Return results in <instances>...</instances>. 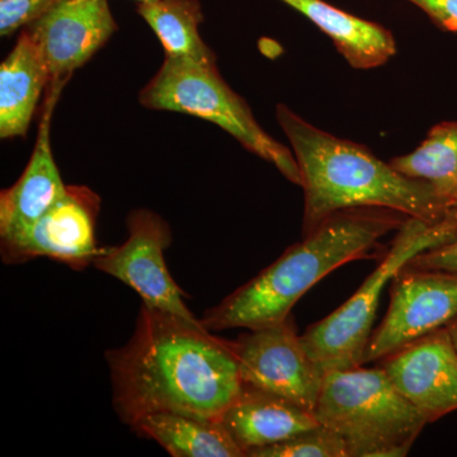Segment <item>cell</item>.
<instances>
[{
    "instance_id": "cell-1",
    "label": "cell",
    "mask_w": 457,
    "mask_h": 457,
    "mask_svg": "<svg viewBox=\"0 0 457 457\" xmlns=\"http://www.w3.org/2000/svg\"><path fill=\"white\" fill-rule=\"evenodd\" d=\"M106 360L114 411L130 427L162 411L221 420L245 386L234 341L144 303L131 338Z\"/></svg>"
},
{
    "instance_id": "cell-2",
    "label": "cell",
    "mask_w": 457,
    "mask_h": 457,
    "mask_svg": "<svg viewBox=\"0 0 457 457\" xmlns=\"http://www.w3.org/2000/svg\"><path fill=\"white\" fill-rule=\"evenodd\" d=\"M384 207H354L330 215L302 242L254 278L204 312L201 324L210 332L253 330L291 317L295 303L330 272L350 262L383 257L381 239L409 220Z\"/></svg>"
},
{
    "instance_id": "cell-3",
    "label": "cell",
    "mask_w": 457,
    "mask_h": 457,
    "mask_svg": "<svg viewBox=\"0 0 457 457\" xmlns=\"http://www.w3.org/2000/svg\"><path fill=\"white\" fill-rule=\"evenodd\" d=\"M276 116L302 171L303 237L354 207H384L428 224L455 210L429 183L404 176L368 147L315 128L285 104H278Z\"/></svg>"
},
{
    "instance_id": "cell-4",
    "label": "cell",
    "mask_w": 457,
    "mask_h": 457,
    "mask_svg": "<svg viewBox=\"0 0 457 457\" xmlns=\"http://www.w3.org/2000/svg\"><path fill=\"white\" fill-rule=\"evenodd\" d=\"M312 413L347 457L407 456L428 423L380 366L326 372Z\"/></svg>"
},
{
    "instance_id": "cell-5",
    "label": "cell",
    "mask_w": 457,
    "mask_h": 457,
    "mask_svg": "<svg viewBox=\"0 0 457 457\" xmlns=\"http://www.w3.org/2000/svg\"><path fill=\"white\" fill-rule=\"evenodd\" d=\"M456 237L457 209L436 224L409 219L396 231L378 266L359 290L302 336L306 351L324 374L365 365L366 348L385 287L416 255Z\"/></svg>"
},
{
    "instance_id": "cell-6",
    "label": "cell",
    "mask_w": 457,
    "mask_h": 457,
    "mask_svg": "<svg viewBox=\"0 0 457 457\" xmlns=\"http://www.w3.org/2000/svg\"><path fill=\"white\" fill-rule=\"evenodd\" d=\"M139 102L150 110L189 114L219 126L302 187V171L294 152L261 128L248 104L222 79L216 62L198 64L165 57L163 65L141 89Z\"/></svg>"
},
{
    "instance_id": "cell-7",
    "label": "cell",
    "mask_w": 457,
    "mask_h": 457,
    "mask_svg": "<svg viewBox=\"0 0 457 457\" xmlns=\"http://www.w3.org/2000/svg\"><path fill=\"white\" fill-rule=\"evenodd\" d=\"M126 224L128 239L122 245L102 248L93 266L131 287L144 305L197 321L165 264L164 251L171 242L168 222L158 213L139 209L130 212Z\"/></svg>"
},
{
    "instance_id": "cell-8",
    "label": "cell",
    "mask_w": 457,
    "mask_h": 457,
    "mask_svg": "<svg viewBox=\"0 0 457 457\" xmlns=\"http://www.w3.org/2000/svg\"><path fill=\"white\" fill-rule=\"evenodd\" d=\"M234 347L245 386L314 411L324 372L306 351L293 317L249 330L234 341Z\"/></svg>"
},
{
    "instance_id": "cell-9",
    "label": "cell",
    "mask_w": 457,
    "mask_h": 457,
    "mask_svg": "<svg viewBox=\"0 0 457 457\" xmlns=\"http://www.w3.org/2000/svg\"><path fill=\"white\" fill-rule=\"evenodd\" d=\"M457 317V272L404 267L390 282V303L372 330L365 363L378 362Z\"/></svg>"
},
{
    "instance_id": "cell-10",
    "label": "cell",
    "mask_w": 457,
    "mask_h": 457,
    "mask_svg": "<svg viewBox=\"0 0 457 457\" xmlns=\"http://www.w3.org/2000/svg\"><path fill=\"white\" fill-rule=\"evenodd\" d=\"M101 198L86 186H68L64 196L26 233L2 243L5 263H21L46 257L80 270L95 263L102 248L97 245Z\"/></svg>"
},
{
    "instance_id": "cell-11",
    "label": "cell",
    "mask_w": 457,
    "mask_h": 457,
    "mask_svg": "<svg viewBox=\"0 0 457 457\" xmlns=\"http://www.w3.org/2000/svg\"><path fill=\"white\" fill-rule=\"evenodd\" d=\"M37 45L51 86H64L117 31L108 0H54L37 20L25 27Z\"/></svg>"
},
{
    "instance_id": "cell-12",
    "label": "cell",
    "mask_w": 457,
    "mask_h": 457,
    "mask_svg": "<svg viewBox=\"0 0 457 457\" xmlns=\"http://www.w3.org/2000/svg\"><path fill=\"white\" fill-rule=\"evenodd\" d=\"M378 366L427 422L457 411V352L446 327L387 354Z\"/></svg>"
},
{
    "instance_id": "cell-13",
    "label": "cell",
    "mask_w": 457,
    "mask_h": 457,
    "mask_svg": "<svg viewBox=\"0 0 457 457\" xmlns=\"http://www.w3.org/2000/svg\"><path fill=\"white\" fill-rule=\"evenodd\" d=\"M64 86L47 89V101L42 111L37 140L29 163L13 186L0 194V243L22 236L42 218L66 192L53 149H51V114Z\"/></svg>"
},
{
    "instance_id": "cell-14",
    "label": "cell",
    "mask_w": 457,
    "mask_h": 457,
    "mask_svg": "<svg viewBox=\"0 0 457 457\" xmlns=\"http://www.w3.org/2000/svg\"><path fill=\"white\" fill-rule=\"evenodd\" d=\"M221 422L245 456L319 426L308 409L251 386H245L239 398L222 414Z\"/></svg>"
},
{
    "instance_id": "cell-15",
    "label": "cell",
    "mask_w": 457,
    "mask_h": 457,
    "mask_svg": "<svg viewBox=\"0 0 457 457\" xmlns=\"http://www.w3.org/2000/svg\"><path fill=\"white\" fill-rule=\"evenodd\" d=\"M51 77L37 45L22 29L0 65V137H25Z\"/></svg>"
},
{
    "instance_id": "cell-16",
    "label": "cell",
    "mask_w": 457,
    "mask_h": 457,
    "mask_svg": "<svg viewBox=\"0 0 457 457\" xmlns=\"http://www.w3.org/2000/svg\"><path fill=\"white\" fill-rule=\"evenodd\" d=\"M318 26L356 69L384 65L395 55L393 33L375 22L362 20L328 4L324 0H281Z\"/></svg>"
},
{
    "instance_id": "cell-17",
    "label": "cell",
    "mask_w": 457,
    "mask_h": 457,
    "mask_svg": "<svg viewBox=\"0 0 457 457\" xmlns=\"http://www.w3.org/2000/svg\"><path fill=\"white\" fill-rule=\"evenodd\" d=\"M137 435L161 445L174 457H245L221 420L162 411L131 426Z\"/></svg>"
},
{
    "instance_id": "cell-18",
    "label": "cell",
    "mask_w": 457,
    "mask_h": 457,
    "mask_svg": "<svg viewBox=\"0 0 457 457\" xmlns=\"http://www.w3.org/2000/svg\"><path fill=\"white\" fill-rule=\"evenodd\" d=\"M137 13L154 31L170 59L215 64L213 51L200 35L204 16L198 0H153L139 3Z\"/></svg>"
},
{
    "instance_id": "cell-19",
    "label": "cell",
    "mask_w": 457,
    "mask_h": 457,
    "mask_svg": "<svg viewBox=\"0 0 457 457\" xmlns=\"http://www.w3.org/2000/svg\"><path fill=\"white\" fill-rule=\"evenodd\" d=\"M389 163L404 176L429 183L453 207L457 196V121L433 126L413 153Z\"/></svg>"
},
{
    "instance_id": "cell-20",
    "label": "cell",
    "mask_w": 457,
    "mask_h": 457,
    "mask_svg": "<svg viewBox=\"0 0 457 457\" xmlns=\"http://www.w3.org/2000/svg\"><path fill=\"white\" fill-rule=\"evenodd\" d=\"M249 457H347L345 442L335 432L319 425L275 446L249 453Z\"/></svg>"
},
{
    "instance_id": "cell-21",
    "label": "cell",
    "mask_w": 457,
    "mask_h": 457,
    "mask_svg": "<svg viewBox=\"0 0 457 457\" xmlns=\"http://www.w3.org/2000/svg\"><path fill=\"white\" fill-rule=\"evenodd\" d=\"M54 0H0V36L8 37L37 20Z\"/></svg>"
},
{
    "instance_id": "cell-22",
    "label": "cell",
    "mask_w": 457,
    "mask_h": 457,
    "mask_svg": "<svg viewBox=\"0 0 457 457\" xmlns=\"http://www.w3.org/2000/svg\"><path fill=\"white\" fill-rule=\"evenodd\" d=\"M405 267L418 270H441L457 272V237L453 242L436 246L416 255Z\"/></svg>"
},
{
    "instance_id": "cell-23",
    "label": "cell",
    "mask_w": 457,
    "mask_h": 457,
    "mask_svg": "<svg viewBox=\"0 0 457 457\" xmlns=\"http://www.w3.org/2000/svg\"><path fill=\"white\" fill-rule=\"evenodd\" d=\"M422 9L444 31L457 35V0H408Z\"/></svg>"
},
{
    "instance_id": "cell-24",
    "label": "cell",
    "mask_w": 457,
    "mask_h": 457,
    "mask_svg": "<svg viewBox=\"0 0 457 457\" xmlns=\"http://www.w3.org/2000/svg\"><path fill=\"white\" fill-rule=\"evenodd\" d=\"M446 329L449 330L451 341H453V345H455V350L457 352V317L453 319V320L447 324Z\"/></svg>"
},
{
    "instance_id": "cell-25",
    "label": "cell",
    "mask_w": 457,
    "mask_h": 457,
    "mask_svg": "<svg viewBox=\"0 0 457 457\" xmlns=\"http://www.w3.org/2000/svg\"><path fill=\"white\" fill-rule=\"evenodd\" d=\"M453 209H457V196L455 198V201H453Z\"/></svg>"
},
{
    "instance_id": "cell-26",
    "label": "cell",
    "mask_w": 457,
    "mask_h": 457,
    "mask_svg": "<svg viewBox=\"0 0 457 457\" xmlns=\"http://www.w3.org/2000/svg\"><path fill=\"white\" fill-rule=\"evenodd\" d=\"M137 2L146 3V2H153V0H137Z\"/></svg>"
}]
</instances>
